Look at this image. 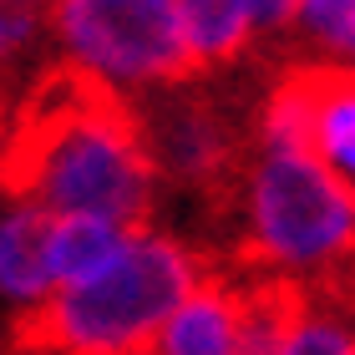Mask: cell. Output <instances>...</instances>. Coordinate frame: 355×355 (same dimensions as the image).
I'll list each match as a JSON object with an SVG mask.
<instances>
[{
    "instance_id": "cell-1",
    "label": "cell",
    "mask_w": 355,
    "mask_h": 355,
    "mask_svg": "<svg viewBox=\"0 0 355 355\" xmlns=\"http://www.w3.org/2000/svg\"><path fill=\"white\" fill-rule=\"evenodd\" d=\"M0 188L51 218L148 229L153 153L127 96L82 61H56L0 132Z\"/></svg>"
},
{
    "instance_id": "cell-2",
    "label": "cell",
    "mask_w": 355,
    "mask_h": 355,
    "mask_svg": "<svg viewBox=\"0 0 355 355\" xmlns=\"http://www.w3.org/2000/svg\"><path fill=\"white\" fill-rule=\"evenodd\" d=\"M198 269L173 239L137 234L132 244L92 279L41 300L15 320L21 350H71V355H148L163 320L193 295Z\"/></svg>"
},
{
    "instance_id": "cell-3",
    "label": "cell",
    "mask_w": 355,
    "mask_h": 355,
    "mask_svg": "<svg viewBox=\"0 0 355 355\" xmlns=\"http://www.w3.org/2000/svg\"><path fill=\"white\" fill-rule=\"evenodd\" d=\"M51 15L76 61L92 71L157 76V82H183L198 71L178 31L173 0H67Z\"/></svg>"
},
{
    "instance_id": "cell-4",
    "label": "cell",
    "mask_w": 355,
    "mask_h": 355,
    "mask_svg": "<svg viewBox=\"0 0 355 355\" xmlns=\"http://www.w3.org/2000/svg\"><path fill=\"white\" fill-rule=\"evenodd\" d=\"M259 254L284 264H315L355 244V208L340 178L304 157H269L254 183Z\"/></svg>"
},
{
    "instance_id": "cell-5",
    "label": "cell",
    "mask_w": 355,
    "mask_h": 355,
    "mask_svg": "<svg viewBox=\"0 0 355 355\" xmlns=\"http://www.w3.org/2000/svg\"><path fill=\"white\" fill-rule=\"evenodd\" d=\"M274 157H304V163L335 168L355 178V71L350 67H295L269 96L264 117ZM330 173V178H335Z\"/></svg>"
},
{
    "instance_id": "cell-6",
    "label": "cell",
    "mask_w": 355,
    "mask_h": 355,
    "mask_svg": "<svg viewBox=\"0 0 355 355\" xmlns=\"http://www.w3.org/2000/svg\"><path fill=\"white\" fill-rule=\"evenodd\" d=\"M163 355H234L239 345V295L223 284H193V295L163 320L153 340Z\"/></svg>"
},
{
    "instance_id": "cell-7",
    "label": "cell",
    "mask_w": 355,
    "mask_h": 355,
    "mask_svg": "<svg viewBox=\"0 0 355 355\" xmlns=\"http://www.w3.org/2000/svg\"><path fill=\"white\" fill-rule=\"evenodd\" d=\"M137 234L117 229L107 218H56L51 239H46V269H51V289H71L92 279L96 269H107L122 254V244H132Z\"/></svg>"
},
{
    "instance_id": "cell-8",
    "label": "cell",
    "mask_w": 355,
    "mask_h": 355,
    "mask_svg": "<svg viewBox=\"0 0 355 355\" xmlns=\"http://www.w3.org/2000/svg\"><path fill=\"white\" fill-rule=\"evenodd\" d=\"M310 320V295L295 279H269L239 295V345L234 355H279V345Z\"/></svg>"
},
{
    "instance_id": "cell-9",
    "label": "cell",
    "mask_w": 355,
    "mask_h": 355,
    "mask_svg": "<svg viewBox=\"0 0 355 355\" xmlns=\"http://www.w3.org/2000/svg\"><path fill=\"white\" fill-rule=\"evenodd\" d=\"M51 214L21 208L0 223V289L26 304L51 300V269H46V239H51Z\"/></svg>"
},
{
    "instance_id": "cell-10",
    "label": "cell",
    "mask_w": 355,
    "mask_h": 355,
    "mask_svg": "<svg viewBox=\"0 0 355 355\" xmlns=\"http://www.w3.org/2000/svg\"><path fill=\"white\" fill-rule=\"evenodd\" d=\"M178 31H183L193 61H234L254 36V15L239 0H178Z\"/></svg>"
},
{
    "instance_id": "cell-11",
    "label": "cell",
    "mask_w": 355,
    "mask_h": 355,
    "mask_svg": "<svg viewBox=\"0 0 355 355\" xmlns=\"http://www.w3.org/2000/svg\"><path fill=\"white\" fill-rule=\"evenodd\" d=\"M157 137H163V163L183 178H214L223 168V153H229L218 117L203 107H173Z\"/></svg>"
},
{
    "instance_id": "cell-12",
    "label": "cell",
    "mask_w": 355,
    "mask_h": 355,
    "mask_svg": "<svg viewBox=\"0 0 355 355\" xmlns=\"http://www.w3.org/2000/svg\"><path fill=\"white\" fill-rule=\"evenodd\" d=\"M295 15L330 46H355V0H310V6H295Z\"/></svg>"
},
{
    "instance_id": "cell-13",
    "label": "cell",
    "mask_w": 355,
    "mask_h": 355,
    "mask_svg": "<svg viewBox=\"0 0 355 355\" xmlns=\"http://www.w3.org/2000/svg\"><path fill=\"white\" fill-rule=\"evenodd\" d=\"M279 355H355V340L340 325H330V320H304L279 345Z\"/></svg>"
},
{
    "instance_id": "cell-14",
    "label": "cell",
    "mask_w": 355,
    "mask_h": 355,
    "mask_svg": "<svg viewBox=\"0 0 355 355\" xmlns=\"http://www.w3.org/2000/svg\"><path fill=\"white\" fill-rule=\"evenodd\" d=\"M31 26H36V10H26V6H0V56L15 51V46L31 36Z\"/></svg>"
},
{
    "instance_id": "cell-15",
    "label": "cell",
    "mask_w": 355,
    "mask_h": 355,
    "mask_svg": "<svg viewBox=\"0 0 355 355\" xmlns=\"http://www.w3.org/2000/svg\"><path fill=\"white\" fill-rule=\"evenodd\" d=\"M127 355H137V350H127Z\"/></svg>"
},
{
    "instance_id": "cell-16",
    "label": "cell",
    "mask_w": 355,
    "mask_h": 355,
    "mask_svg": "<svg viewBox=\"0 0 355 355\" xmlns=\"http://www.w3.org/2000/svg\"><path fill=\"white\" fill-rule=\"evenodd\" d=\"M350 208H355V198H350Z\"/></svg>"
}]
</instances>
